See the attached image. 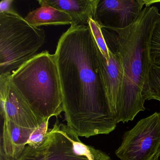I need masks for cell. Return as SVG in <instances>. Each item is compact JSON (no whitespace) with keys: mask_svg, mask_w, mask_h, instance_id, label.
Segmentation results:
<instances>
[{"mask_svg":"<svg viewBox=\"0 0 160 160\" xmlns=\"http://www.w3.org/2000/svg\"><path fill=\"white\" fill-rule=\"evenodd\" d=\"M101 51L89 26H71L61 36L55 56L67 125L78 136L108 134L117 122L102 76Z\"/></svg>","mask_w":160,"mask_h":160,"instance_id":"cell-1","label":"cell"},{"mask_svg":"<svg viewBox=\"0 0 160 160\" xmlns=\"http://www.w3.org/2000/svg\"><path fill=\"white\" fill-rule=\"evenodd\" d=\"M160 19L157 7H146L136 21L125 28H102L108 49L118 54L123 68L122 89L116 114L117 123L132 121L140 111L145 110L142 92L152 65L151 38Z\"/></svg>","mask_w":160,"mask_h":160,"instance_id":"cell-2","label":"cell"},{"mask_svg":"<svg viewBox=\"0 0 160 160\" xmlns=\"http://www.w3.org/2000/svg\"><path fill=\"white\" fill-rule=\"evenodd\" d=\"M11 81L42 123L63 112V95L55 54L43 51L13 71Z\"/></svg>","mask_w":160,"mask_h":160,"instance_id":"cell-3","label":"cell"},{"mask_svg":"<svg viewBox=\"0 0 160 160\" xmlns=\"http://www.w3.org/2000/svg\"><path fill=\"white\" fill-rule=\"evenodd\" d=\"M45 38L43 29L31 25L14 10L0 13V75L34 57Z\"/></svg>","mask_w":160,"mask_h":160,"instance_id":"cell-4","label":"cell"},{"mask_svg":"<svg viewBox=\"0 0 160 160\" xmlns=\"http://www.w3.org/2000/svg\"><path fill=\"white\" fill-rule=\"evenodd\" d=\"M16 160H111L105 152L81 142L67 124L56 121L42 144L27 145Z\"/></svg>","mask_w":160,"mask_h":160,"instance_id":"cell-5","label":"cell"},{"mask_svg":"<svg viewBox=\"0 0 160 160\" xmlns=\"http://www.w3.org/2000/svg\"><path fill=\"white\" fill-rule=\"evenodd\" d=\"M160 148V113L140 120L124 133L116 151L120 160H152Z\"/></svg>","mask_w":160,"mask_h":160,"instance_id":"cell-6","label":"cell"},{"mask_svg":"<svg viewBox=\"0 0 160 160\" xmlns=\"http://www.w3.org/2000/svg\"><path fill=\"white\" fill-rule=\"evenodd\" d=\"M145 0H100L93 19L102 28L122 29L132 24L143 7L159 2Z\"/></svg>","mask_w":160,"mask_h":160,"instance_id":"cell-7","label":"cell"},{"mask_svg":"<svg viewBox=\"0 0 160 160\" xmlns=\"http://www.w3.org/2000/svg\"><path fill=\"white\" fill-rule=\"evenodd\" d=\"M11 72L0 75L1 115L19 126L35 129L41 124L11 81Z\"/></svg>","mask_w":160,"mask_h":160,"instance_id":"cell-8","label":"cell"},{"mask_svg":"<svg viewBox=\"0 0 160 160\" xmlns=\"http://www.w3.org/2000/svg\"><path fill=\"white\" fill-rule=\"evenodd\" d=\"M108 50V60L101 53V69L107 95L116 118L121 94L123 71L118 54L113 50Z\"/></svg>","mask_w":160,"mask_h":160,"instance_id":"cell-9","label":"cell"},{"mask_svg":"<svg viewBox=\"0 0 160 160\" xmlns=\"http://www.w3.org/2000/svg\"><path fill=\"white\" fill-rule=\"evenodd\" d=\"M35 129L19 126L9 120H3L1 141V160H16L28 145Z\"/></svg>","mask_w":160,"mask_h":160,"instance_id":"cell-10","label":"cell"},{"mask_svg":"<svg viewBox=\"0 0 160 160\" xmlns=\"http://www.w3.org/2000/svg\"><path fill=\"white\" fill-rule=\"evenodd\" d=\"M100 0H43L48 5L66 13L72 19L71 26H88L93 19Z\"/></svg>","mask_w":160,"mask_h":160,"instance_id":"cell-11","label":"cell"},{"mask_svg":"<svg viewBox=\"0 0 160 160\" xmlns=\"http://www.w3.org/2000/svg\"><path fill=\"white\" fill-rule=\"evenodd\" d=\"M40 7L30 12L25 18L30 24L38 27L49 25H72V19L66 13L38 1Z\"/></svg>","mask_w":160,"mask_h":160,"instance_id":"cell-12","label":"cell"},{"mask_svg":"<svg viewBox=\"0 0 160 160\" xmlns=\"http://www.w3.org/2000/svg\"><path fill=\"white\" fill-rule=\"evenodd\" d=\"M144 100L160 102V67L152 64L149 72L142 92Z\"/></svg>","mask_w":160,"mask_h":160,"instance_id":"cell-13","label":"cell"},{"mask_svg":"<svg viewBox=\"0 0 160 160\" xmlns=\"http://www.w3.org/2000/svg\"><path fill=\"white\" fill-rule=\"evenodd\" d=\"M150 56L152 64L160 67V19L155 24L152 34Z\"/></svg>","mask_w":160,"mask_h":160,"instance_id":"cell-14","label":"cell"},{"mask_svg":"<svg viewBox=\"0 0 160 160\" xmlns=\"http://www.w3.org/2000/svg\"><path fill=\"white\" fill-rule=\"evenodd\" d=\"M88 26L101 53L107 60L109 59V52L103 35L102 27L92 18L89 20Z\"/></svg>","mask_w":160,"mask_h":160,"instance_id":"cell-15","label":"cell"},{"mask_svg":"<svg viewBox=\"0 0 160 160\" xmlns=\"http://www.w3.org/2000/svg\"><path fill=\"white\" fill-rule=\"evenodd\" d=\"M49 120V119L45 120L38 127L34 129L30 137L27 145L35 148L39 147L42 144L48 131Z\"/></svg>","mask_w":160,"mask_h":160,"instance_id":"cell-16","label":"cell"},{"mask_svg":"<svg viewBox=\"0 0 160 160\" xmlns=\"http://www.w3.org/2000/svg\"><path fill=\"white\" fill-rule=\"evenodd\" d=\"M13 2V0H2L0 2V13L13 10L12 7Z\"/></svg>","mask_w":160,"mask_h":160,"instance_id":"cell-17","label":"cell"},{"mask_svg":"<svg viewBox=\"0 0 160 160\" xmlns=\"http://www.w3.org/2000/svg\"><path fill=\"white\" fill-rule=\"evenodd\" d=\"M152 160H160V148L158 152H157V154H156Z\"/></svg>","mask_w":160,"mask_h":160,"instance_id":"cell-18","label":"cell"}]
</instances>
